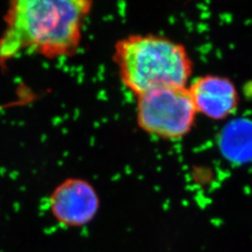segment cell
Here are the masks:
<instances>
[{"instance_id":"obj_3","label":"cell","mask_w":252,"mask_h":252,"mask_svg":"<svg viewBox=\"0 0 252 252\" xmlns=\"http://www.w3.org/2000/svg\"><path fill=\"white\" fill-rule=\"evenodd\" d=\"M136 97V123L145 133L179 140L192 130L198 113L188 87H160Z\"/></svg>"},{"instance_id":"obj_5","label":"cell","mask_w":252,"mask_h":252,"mask_svg":"<svg viewBox=\"0 0 252 252\" xmlns=\"http://www.w3.org/2000/svg\"><path fill=\"white\" fill-rule=\"evenodd\" d=\"M198 114L213 121H222L234 114L239 105V94L234 82L220 76L207 74L188 85Z\"/></svg>"},{"instance_id":"obj_1","label":"cell","mask_w":252,"mask_h":252,"mask_svg":"<svg viewBox=\"0 0 252 252\" xmlns=\"http://www.w3.org/2000/svg\"><path fill=\"white\" fill-rule=\"evenodd\" d=\"M89 0H16L9 4L0 37V63L20 54L68 57L81 45Z\"/></svg>"},{"instance_id":"obj_2","label":"cell","mask_w":252,"mask_h":252,"mask_svg":"<svg viewBox=\"0 0 252 252\" xmlns=\"http://www.w3.org/2000/svg\"><path fill=\"white\" fill-rule=\"evenodd\" d=\"M120 80L136 96L160 87H188L193 63L185 46L158 34H134L114 46Z\"/></svg>"},{"instance_id":"obj_4","label":"cell","mask_w":252,"mask_h":252,"mask_svg":"<svg viewBox=\"0 0 252 252\" xmlns=\"http://www.w3.org/2000/svg\"><path fill=\"white\" fill-rule=\"evenodd\" d=\"M100 207L99 195L88 180L66 179L55 187L49 197V209L61 225L79 228L95 218Z\"/></svg>"}]
</instances>
